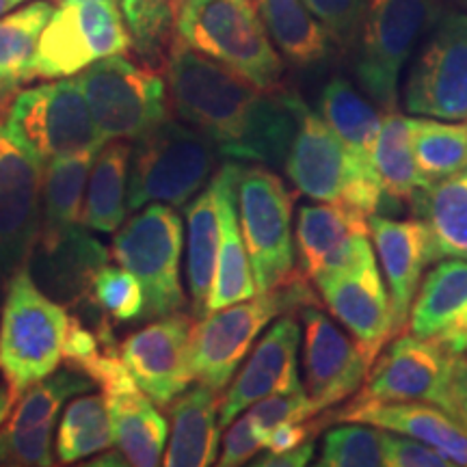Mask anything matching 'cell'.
Wrapping results in <instances>:
<instances>
[{
    "label": "cell",
    "instance_id": "cell-1",
    "mask_svg": "<svg viewBox=\"0 0 467 467\" xmlns=\"http://www.w3.org/2000/svg\"><path fill=\"white\" fill-rule=\"evenodd\" d=\"M162 74L175 117L206 134L219 154L243 165L285 161L295 132L292 93L262 91L180 39Z\"/></svg>",
    "mask_w": 467,
    "mask_h": 467
},
{
    "label": "cell",
    "instance_id": "cell-2",
    "mask_svg": "<svg viewBox=\"0 0 467 467\" xmlns=\"http://www.w3.org/2000/svg\"><path fill=\"white\" fill-rule=\"evenodd\" d=\"M295 132L285 154V175L301 195L320 203H340L377 214L383 189L375 167L364 165L329 124L292 93Z\"/></svg>",
    "mask_w": 467,
    "mask_h": 467
},
{
    "label": "cell",
    "instance_id": "cell-3",
    "mask_svg": "<svg viewBox=\"0 0 467 467\" xmlns=\"http://www.w3.org/2000/svg\"><path fill=\"white\" fill-rule=\"evenodd\" d=\"M178 39L262 91H282L284 61L254 0H182Z\"/></svg>",
    "mask_w": 467,
    "mask_h": 467
},
{
    "label": "cell",
    "instance_id": "cell-4",
    "mask_svg": "<svg viewBox=\"0 0 467 467\" xmlns=\"http://www.w3.org/2000/svg\"><path fill=\"white\" fill-rule=\"evenodd\" d=\"M69 325L67 312L39 288L28 271L7 284L0 312V372L11 399L57 370Z\"/></svg>",
    "mask_w": 467,
    "mask_h": 467
},
{
    "label": "cell",
    "instance_id": "cell-5",
    "mask_svg": "<svg viewBox=\"0 0 467 467\" xmlns=\"http://www.w3.org/2000/svg\"><path fill=\"white\" fill-rule=\"evenodd\" d=\"M219 150L206 134L167 119L134 141L128 169V214L151 202L184 206L203 191Z\"/></svg>",
    "mask_w": 467,
    "mask_h": 467
},
{
    "label": "cell",
    "instance_id": "cell-6",
    "mask_svg": "<svg viewBox=\"0 0 467 467\" xmlns=\"http://www.w3.org/2000/svg\"><path fill=\"white\" fill-rule=\"evenodd\" d=\"M355 402H426L454 420L467 400V359L416 336H396Z\"/></svg>",
    "mask_w": 467,
    "mask_h": 467
},
{
    "label": "cell",
    "instance_id": "cell-7",
    "mask_svg": "<svg viewBox=\"0 0 467 467\" xmlns=\"http://www.w3.org/2000/svg\"><path fill=\"white\" fill-rule=\"evenodd\" d=\"M182 241L184 230L180 214L159 202L148 203L141 213H132V217L117 230L113 258L141 284V318H165L184 312L189 306L180 282Z\"/></svg>",
    "mask_w": 467,
    "mask_h": 467
},
{
    "label": "cell",
    "instance_id": "cell-8",
    "mask_svg": "<svg viewBox=\"0 0 467 467\" xmlns=\"http://www.w3.org/2000/svg\"><path fill=\"white\" fill-rule=\"evenodd\" d=\"M443 16V0H370L361 25L355 76L366 96L383 109L396 110L402 67L420 37L433 31Z\"/></svg>",
    "mask_w": 467,
    "mask_h": 467
},
{
    "label": "cell",
    "instance_id": "cell-9",
    "mask_svg": "<svg viewBox=\"0 0 467 467\" xmlns=\"http://www.w3.org/2000/svg\"><path fill=\"white\" fill-rule=\"evenodd\" d=\"M243 165V162H241ZM236 178L238 223L258 292H271L295 282V197L279 175L266 167H241Z\"/></svg>",
    "mask_w": 467,
    "mask_h": 467
},
{
    "label": "cell",
    "instance_id": "cell-10",
    "mask_svg": "<svg viewBox=\"0 0 467 467\" xmlns=\"http://www.w3.org/2000/svg\"><path fill=\"white\" fill-rule=\"evenodd\" d=\"M5 128L44 167L63 156L98 151L107 143L74 76L17 93L5 110Z\"/></svg>",
    "mask_w": 467,
    "mask_h": 467
},
{
    "label": "cell",
    "instance_id": "cell-11",
    "mask_svg": "<svg viewBox=\"0 0 467 467\" xmlns=\"http://www.w3.org/2000/svg\"><path fill=\"white\" fill-rule=\"evenodd\" d=\"M299 301H309V296L303 279L296 277L284 288L258 292L247 301L214 309L197 318L191 334L195 381L217 392L225 389L265 327Z\"/></svg>",
    "mask_w": 467,
    "mask_h": 467
},
{
    "label": "cell",
    "instance_id": "cell-12",
    "mask_svg": "<svg viewBox=\"0 0 467 467\" xmlns=\"http://www.w3.org/2000/svg\"><path fill=\"white\" fill-rule=\"evenodd\" d=\"M76 78L104 141H137L169 117V91L161 72L124 55L96 61Z\"/></svg>",
    "mask_w": 467,
    "mask_h": 467
},
{
    "label": "cell",
    "instance_id": "cell-13",
    "mask_svg": "<svg viewBox=\"0 0 467 467\" xmlns=\"http://www.w3.org/2000/svg\"><path fill=\"white\" fill-rule=\"evenodd\" d=\"M128 50L130 35L117 3L63 0L44 26L31 76L33 80L72 78L96 61Z\"/></svg>",
    "mask_w": 467,
    "mask_h": 467
},
{
    "label": "cell",
    "instance_id": "cell-14",
    "mask_svg": "<svg viewBox=\"0 0 467 467\" xmlns=\"http://www.w3.org/2000/svg\"><path fill=\"white\" fill-rule=\"evenodd\" d=\"M46 167L0 121V284L33 262L42 232Z\"/></svg>",
    "mask_w": 467,
    "mask_h": 467
},
{
    "label": "cell",
    "instance_id": "cell-15",
    "mask_svg": "<svg viewBox=\"0 0 467 467\" xmlns=\"http://www.w3.org/2000/svg\"><path fill=\"white\" fill-rule=\"evenodd\" d=\"M407 113L467 121V14H443L409 72Z\"/></svg>",
    "mask_w": 467,
    "mask_h": 467
},
{
    "label": "cell",
    "instance_id": "cell-16",
    "mask_svg": "<svg viewBox=\"0 0 467 467\" xmlns=\"http://www.w3.org/2000/svg\"><path fill=\"white\" fill-rule=\"evenodd\" d=\"M317 288L331 317L347 327L368 361L375 364L394 331L389 292L385 290L372 244L361 251L353 265L318 279Z\"/></svg>",
    "mask_w": 467,
    "mask_h": 467
},
{
    "label": "cell",
    "instance_id": "cell-17",
    "mask_svg": "<svg viewBox=\"0 0 467 467\" xmlns=\"http://www.w3.org/2000/svg\"><path fill=\"white\" fill-rule=\"evenodd\" d=\"M192 318L186 312L156 318L119 347V358L139 388L154 400L169 407L195 381L191 361Z\"/></svg>",
    "mask_w": 467,
    "mask_h": 467
},
{
    "label": "cell",
    "instance_id": "cell-18",
    "mask_svg": "<svg viewBox=\"0 0 467 467\" xmlns=\"http://www.w3.org/2000/svg\"><path fill=\"white\" fill-rule=\"evenodd\" d=\"M303 388L320 413L358 394L372 364L359 344L318 309L303 314Z\"/></svg>",
    "mask_w": 467,
    "mask_h": 467
},
{
    "label": "cell",
    "instance_id": "cell-19",
    "mask_svg": "<svg viewBox=\"0 0 467 467\" xmlns=\"http://www.w3.org/2000/svg\"><path fill=\"white\" fill-rule=\"evenodd\" d=\"M299 342L301 329L295 317L279 318L251 350L243 370L234 379L221 400L219 424L227 429L243 411L271 394H285L301 389L299 379Z\"/></svg>",
    "mask_w": 467,
    "mask_h": 467
},
{
    "label": "cell",
    "instance_id": "cell-20",
    "mask_svg": "<svg viewBox=\"0 0 467 467\" xmlns=\"http://www.w3.org/2000/svg\"><path fill=\"white\" fill-rule=\"evenodd\" d=\"M295 238L303 277L317 284L353 265L361 251L370 247V225L366 214L355 208L306 203L299 208Z\"/></svg>",
    "mask_w": 467,
    "mask_h": 467
},
{
    "label": "cell",
    "instance_id": "cell-21",
    "mask_svg": "<svg viewBox=\"0 0 467 467\" xmlns=\"http://www.w3.org/2000/svg\"><path fill=\"white\" fill-rule=\"evenodd\" d=\"M409 334L448 353L467 350V260L446 258L420 282L407 318Z\"/></svg>",
    "mask_w": 467,
    "mask_h": 467
},
{
    "label": "cell",
    "instance_id": "cell-22",
    "mask_svg": "<svg viewBox=\"0 0 467 467\" xmlns=\"http://www.w3.org/2000/svg\"><path fill=\"white\" fill-rule=\"evenodd\" d=\"M370 238L375 241L377 254L381 258L385 282L389 288L392 306L394 337L407 325L413 296L422 282L424 268L433 262L431 258V234L424 221L405 219L394 221L370 214Z\"/></svg>",
    "mask_w": 467,
    "mask_h": 467
},
{
    "label": "cell",
    "instance_id": "cell-23",
    "mask_svg": "<svg viewBox=\"0 0 467 467\" xmlns=\"http://www.w3.org/2000/svg\"><path fill=\"white\" fill-rule=\"evenodd\" d=\"M241 162H225L213 178L219 206V249L213 285L208 295V312L247 301L258 295L254 271L244 247L236 210V178Z\"/></svg>",
    "mask_w": 467,
    "mask_h": 467
},
{
    "label": "cell",
    "instance_id": "cell-24",
    "mask_svg": "<svg viewBox=\"0 0 467 467\" xmlns=\"http://www.w3.org/2000/svg\"><path fill=\"white\" fill-rule=\"evenodd\" d=\"M337 422H359L411 437L467 465V433L446 411L426 402H355L337 413Z\"/></svg>",
    "mask_w": 467,
    "mask_h": 467
},
{
    "label": "cell",
    "instance_id": "cell-25",
    "mask_svg": "<svg viewBox=\"0 0 467 467\" xmlns=\"http://www.w3.org/2000/svg\"><path fill=\"white\" fill-rule=\"evenodd\" d=\"M219 392L197 383L169 405L171 440L162 454L167 467H206L217 461L219 452Z\"/></svg>",
    "mask_w": 467,
    "mask_h": 467
},
{
    "label": "cell",
    "instance_id": "cell-26",
    "mask_svg": "<svg viewBox=\"0 0 467 467\" xmlns=\"http://www.w3.org/2000/svg\"><path fill=\"white\" fill-rule=\"evenodd\" d=\"M104 400L113 426V443L128 465H161L167 446V422L154 407V400L137 381L109 389Z\"/></svg>",
    "mask_w": 467,
    "mask_h": 467
},
{
    "label": "cell",
    "instance_id": "cell-27",
    "mask_svg": "<svg viewBox=\"0 0 467 467\" xmlns=\"http://www.w3.org/2000/svg\"><path fill=\"white\" fill-rule=\"evenodd\" d=\"M37 255L39 277L48 292L58 299L78 301L91 299V284L96 273L107 265L109 254L96 238L89 236L85 225L63 234L57 241L39 243L33 258Z\"/></svg>",
    "mask_w": 467,
    "mask_h": 467
},
{
    "label": "cell",
    "instance_id": "cell-28",
    "mask_svg": "<svg viewBox=\"0 0 467 467\" xmlns=\"http://www.w3.org/2000/svg\"><path fill=\"white\" fill-rule=\"evenodd\" d=\"M52 14L55 5L50 0H28L0 17V113L33 80L35 52Z\"/></svg>",
    "mask_w": 467,
    "mask_h": 467
},
{
    "label": "cell",
    "instance_id": "cell-29",
    "mask_svg": "<svg viewBox=\"0 0 467 467\" xmlns=\"http://www.w3.org/2000/svg\"><path fill=\"white\" fill-rule=\"evenodd\" d=\"M132 145L126 139L107 141L93 156L87 178L83 225L87 230L113 234L128 214V169Z\"/></svg>",
    "mask_w": 467,
    "mask_h": 467
},
{
    "label": "cell",
    "instance_id": "cell-30",
    "mask_svg": "<svg viewBox=\"0 0 467 467\" xmlns=\"http://www.w3.org/2000/svg\"><path fill=\"white\" fill-rule=\"evenodd\" d=\"M431 234V258L467 260V169L429 184L416 195Z\"/></svg>",
    "mask_w": 467,
    "mask_h": 467
},
{
    "label": "cell",
    "instance_id": "cell-31",
    "mask_svg": "<svg viewBox=\"0 0 467 467\" xmlns=\"http://www.w3.org/2000/svg\"><path fill=\"white\" fill-rule=\"evenodd\" d=\"M96 151H80L46 165L39 243L57 241L83 225L85 186Z\"/></svg>",
    "mask_w": 467,
    "mask_h": 467
},
{
    "label": "cell",
    "instance_id": "cell-32",
    "mask_svg": "<svg viewBox=\"0 0 467 467\" xmlns=\"http://www.w3.org/2000/svg\"><path fill=\"white\" fill-rule=\"evenodd\" d=\"M273 46L296 67L325 61L331 48L327 28L303 0H254Z\"/></svg>",
    "mask_w": 467,
    "mask_h": 467
},
{
    "label": "cell",
    "instance_id": "cell-33",
    "mask_svg": "<svg viewBox=\"0 0 467 467\" xmlns=\"http://www.w3.org/2000/svg\"><path fill=\"white\" fill-rule=\"evenodd\" d=\"M189 221V255H186V284H189L192 314H208V295L213 285L219 249V206L213 182L197 192L186 208Z\"/></svg>",
    "mask_w": 467,
    "mask_h": 467
},
{
    "label": "cell",
    "instance_id": "cell-34",
    "mask_svg": "<svg viewBox=\"0 0 467 467\" xmlns=\"http://www.w3.org/2000/svg\"><path fill=\"white\" fill-rule=\"evenodd\" d=\"M372 167L379 175L383 195L396 202H413L431 182L418 169L411 148L409 117L389 110L381 117V128L372 151Z\"/></svg>",
    "mask_w": 467,
    "mask_h": 467
},
{
    "label": "cell",
    "instance_id": "cell-35",
    "mask_svg": "<svg viewBox=\"0 0 467 467\" xmlns=\"http://www.w3.org/2000/svg\"><path fill=\"white\" fill-rule=\"evenodd\" d=\"M320 117L364 165L372 167V151L381 115L348 80L334 78L320 93Z\"/></svg>",
    "mask_w": 467,
    "mask_h": 467
},
{
    "label": "cell",
    "instance_id": "cell-36",
    "mask_svg": "<svg viewBox=\"0 0 467 467\" xmlns=\"http://www.w3.org/2000/svg\"><path fill=\"white\" fill-rule=\"evenodd\" d=\"M180 0H119L130 35V50L139 63L156 72L165 69L169 50L178 39Z\"/></svg>",
    "mask_w": 467,
    "mask_h": 467
},
{
    "label": "cell",
    "instance_id": "cell-37",
    "mask_svg": "<svg viewBox=\"0 0 467 467\" xmlns=\"http://www.w3.org/2000/svg\"><path fill=\"white\" fill-rule=\"evenodd\" d=\"M418 169L431 184L467 169V121L409 117Z\"/></svg>",
    "mask_w": 467,
    "mask_h": 467
},
{
    "label": "cell",
    "instance_id": "cell-38",
    "mask_svg": "<svg viewBox=\"0 0 467 467\" xmlns=\"http://www.w3.org/2000/svg\"><path fill=\"white\" fill-rule=\"evenodd\" d=\"M113 446V426H110L104 394L74 396L61 418L57 440V457L61 463L93 457Z\"/></svg>",
    "mask_w": 467,
    "mask_h": 467
},
{
    "label": "cell",
    "instance_id": "cell-39",
    "mask_svg": "<svg viewBox=\"0 0 467 467\" xmlns=\"http://www.w3.org/2000/svg\"><path fill=\"white\" fill-rule=\"evenodd\" d=\"M91 377L83 375L80 370L67 368V370H55L52 375L35 383L20 396L16 411L11 413L9 429H33V426L55 422L58 409L91 389Z\"/></svg>",
    "mask_w": 467,
    "mask_h": 467
},
{
    "label": "cell",
    "instance_id": "cell-40",
    "mask_svg": "<svg viewBox=\"0 0 467 467\" xmlns=\"http://www.w3.org/2000/svg\"><path fill=\"white\" fill-rule=\"evenodd\" d=\"M320 467H379L385 465L383 431L370 424L348 422L325 435Z\"/></svg>",
    "mask_w": 467,
    "mask_h": 467
},
{
    "label": "cell",
    "instance_id": "cell-41",
    "mask_svg": "<svg viewBox=\"0 0 467 467\" xmlns=\"http://www.w3.org/2000/svg\"><path fill=\"white\" fill-rule=\"evenodd\" d=\"M91 299L119 323H132L143 317V288L124 266L104 265L93 277Z\"/></svg>",
    "mask_w": 467,
    "mask_h": 467
},
{
    "label": "cell",
    "instance_id": "cell-42",
    "mask_svg": "<svg viewBox=\"0 0 467 467\" xmlns=\"http://www.w3.org/2000/svg\"><path fill=\"white\" fill-rule=\"evenodd\" d=\"M243 413L247 416L254 433L260 437L262 446H265L266 435L273 429H277V426L288 422H306V420L318 416L317 407H314L312 399L307 396L306 388L295 389V392L266 396V399L254 402Z\"/></svg>",
    "mask_w": 467,
    "mask_h": 467
},
{
    "label": "cell",
    "instance_id": "cell-43",
    "mask_svg": "<svg viewBox=\"0 0 467 467\" xmlns=\"http://www.w3.org/2000/svg\"><path fill=\"white\" fill-rule=\"evenodd\" d=\"M52 431L55 422H46L33 429L0 431V465L11 467H48L52 459Z\"/></svg>",
    "mask_w": 467,
    "mask_h": 467
},
{
    "label": "cell",
    "instance_id": "cell-44",
    "mask_svg": "<svg viewBox=\"0 0 467 467\" xmlns=\"http://www.w3.org/2000/svg\"><path fill=\"white\" fill-rule=\"evenodd\" d=\"M314 17L340 46H350L361 31L370 0H303Z\"/></svg>",
    "mask_w": 467,
    "mask_h": 467
},
{
    "label": "cell",
    "instance_id": "cell-45",
    "mask_svg": "<svg viewBox=\"0 0 467 467\" xmlns=\"http://www.w3.org/2000/svg\"><path fill=\"white\" fill-rule=\"evenodd\" d=\"M383 457L388 467H448L454 465L446 454L429 443L383 431Z\"/></svg>",
    "mask_w": 467,
    "mask_h": 467
},
{
    "label": "cell",
    "instance_id": "cell-46",
    "mask_svg": "<svg viewBox=\"0 0 467 467\" xmlns=\"http://www.w3.org/2000/svg\"><path fill=\"white\" fill-rule=\"evenodd\" d=\"M109 347L110 344L102 342L100 334H93L78 318H69L66 342H63V359L67 361L69 368L87 372V368L100 358L102 350H107Z\"/></svg>",
    "mask_w": 467,
    "mask_h": 467
},
{
    "label": "cell",
    "instance_id": "cell-47",
    "mask_svg": "<svg viewBox=\"0 0 467 467\" xmlns=\"http://www.w3.org/2000/svg\"><path fill=\"white\" fill-rule=\"evenodd\" d=\"M260 437L254 433L251 429L247 416L243 413V418L234 420V422L227 426V433L223 440V452L217 463L221 467H238L251 463V459L255 457L262 451Z\"/></svg>",
    "mask_w": 467,
    "mask_h": 467
},
{
    "label": "cell",
    "instance_id": "cell-48",
    "mask_svg": "<svg viewBox=\"0 0 467 467\" xmlns=\"http://www.w3.org/2000/svg\"><path fill=\"white\" fill-rule=\"evenodd\" d=\"M312 437V426L306 422H288L273 429L265 440V451L268 452H285L292 448L301 446Z\"/></svg>",
    "mask_w": 467,
    "mask_h": 467
},
{
    "label": "cell",
    "instance_id": "cell-49",
    "mask_svg": "<svg viewBox=\"0 0 467 467\" xmlns=\"http://www.w3.org/2000/svg\"><path fill=\"white\" fill-rule=\"evenodd\" d=\"M314 451H317V443L314 440L303 441L301 446L292 448V451L285 452H268L260 454L258 459L251 461V465H260V467H303L309 465V461L314 459Z\"/></svg>",
    "mask_w": 467,
    "mask_h": 467
},
{
    "label": "cell",
    "instance_id": "cell-50",
    "mask_svg": "<svg viewBox=\"0 0 467 467\" xmlns=\"http://www.w3.org/2000/svg\"><path fill=\"white\" fill-rule=\"evenodd\" d=\"M11 405H14V399H11L9 389L0 388V426H3L5 420H7L9 411H11Z\"/></svg>",
    "mask_w": 467,
    "mask_h": 467
},
{
    "label": "cell",
    "instance_id": "cell-51",
    "mask_svg": "<svg viewBox=\"0 0 467 467\" xmlns=\"http://www.w3.org/2000/svg\"><path fill=\"white\" fill-rule=\"evenodd\" d=\"M28 3V0H0V17L7 16L9 11H14L16 7H20V5Z\"/></svg>",
    "mask_w": 467,
    "mask_h": 467
},
{
    "label": "cell",
    "instance_id": "cell-52",
    "mask_svg": "<svg viewBox=\"0 0 467 467\" xmlns=\"http://www.w3.org/2000/svg\"><path fill=\"white\" fill-rule=\"evenodd\" d=\"M454 5H457V7H461L467 14V0H452Z\"/></svg>",
    "mask_w": 467,
    "mask_h": 467
},
{
    "label": "cell",
    "instance_id": "cell-53",
    "mask_svg": "<svg viewBox=\"0 0 467 467\" xmlns=\"http://www.w3.org/2000/svg\"><path fill=\"white\" fill-rule=\"evenodd\" d=\"M110 3H119V0H110Z\"/></svg>",
    "mask_w": 467,
    "mask_h": 467
},
{
    "label": "cell",
    "instance_id": "cell-54",
    "mask_svg": "<svg viewBox=\"0 0 467 467\" xmlns=\"http://www.w3.org/2000/svg\"><path fill=\"white\" fill-rule=\"evenodd\" d=\"M180 3H182V0H180Z\"/></svg>",
    "mask_w": 467,
    "mask_h": 467
}]
</instances>
